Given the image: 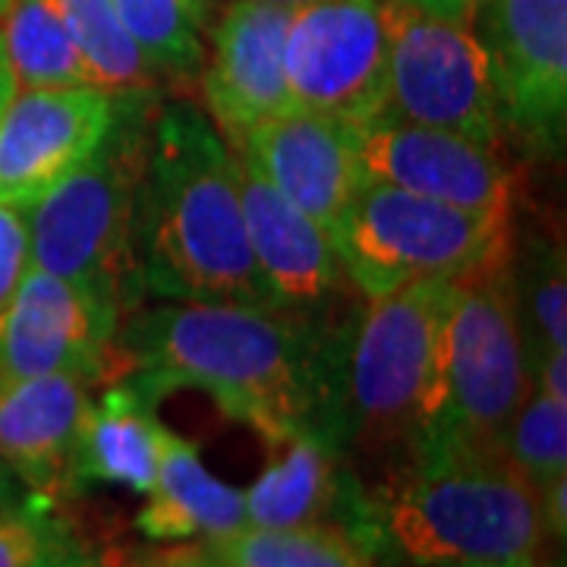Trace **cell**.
I'll list each match as a JSON object with an SVG mask.
<instances>
[{"mask_svg":"<svg viewBox=\"0 0 567 567\" xmlns=\"http://www.w3.org/2000/svg\"><path fill=\"white\" fill-rule=\"evenodd\" d=\"M347 334L350 319L338 316L167 300L117 328V353L123 375L148 401L199 388L271 447L303 429L338 447Z\"/></svg>","mask_w":567,"mask_h":567,"instance_id":"obj_1","label":"cell"},{"mask_svg":"<svg viewBox=\"0 0 567 567\" xmlns=\"http://www.w3.org/2000/svg\"><path fill=\"white\" fill-rule=\"evenodd\" d=\"M136 271L162 300L271 306L246 237L237 155L196 104H155Z\"/></svg>","mask_w":567,"mask_h":567,"instance_id":"obj_2","label":"cell"},{"mask_svg":"<svg viewBox=\"0 0 567 567\" xmlns=\"http://www.w3.org/2000/svg\"><path fill=\"white\" fill-rule=\"evenodd\" d=\"M454 284H406L350 319L338 447L382 470V486L413 461L439 413Z\"/></svg>","mask_w":567,"mask_h":567,"instance_id":"obj_3","label":"cell"},{"mask_svg":"<svg viewBox=\"0 0 567 567\" xmlns=\"http://www.w3.org/2000/svg\"><path fill=\"white\" fill-rule=\"evenodd\" d=\"M382 529L420 567H520L548 533L543 492L502 451H429L382 486Z\"/></svg>","mask_w":567,"mask_h":567,"instance_id":"obj_4","label":"cell"},{"mask_svg":"<svg viewBox=\"0 0 567 567\" xmlns=\"http://www.w3.org/2000/svg\"><path fill=\"white\" fill-rule=\"evenodd\" d=\"M158 95H117L114 121L92 155L25 208L29 265L130 306L142 290L136 221Z\"/></svg>","mask_w":567,"mask_h":567,"instance_id":"obj_5","label":"cell"},{"mask_svg":"<svg viewBox=\"0 0 567 567\" xmlns=\"http://www.w3.org/2000/svg\"><path fill=\"white\" fill-rule=\"evenodd\" d=\"M533 388L505 256L454 284L445 324L442 401L413 461L451 447L502 451L507 425Z\"/></svg>","mask_w":567,"mask_h":567,"instance_id":"obj_6","label":"cell"},{"mask_svg":"<svg viewBox=\"0 0 567 567\" xmlns=\"http://www.w3.org/2000/svg\"><path fill=\"white\" fill-rule=\"evenodd\" d=\"M511 230V218L476 215L365 181L334 230V246L350 287L375 300L406 284L457 281L502 262Z\"/></svg>","mask_w":567,"mask_h":567,"instance_id":"obj_7","label":"cell"},{"mask_svg":"<svg viewBox=\"0 0 567 567\" xmlns=\"http://www.w3.org/2000/svg\"><path fill=\"white\" fill-rule=\"evenodd\" d=\"M385 104L375 121L447 130L502 148L498 89L480 35L398 0H385Z\"/></svg>","mask_w":567,"mask_h":567,"instance_id":"obj_8","label":"cell"},{"mask_svg":"<svg viewBox=\"0 0 567 567\" xmlns=\"http://www.w3.org/2000/svg\"><path fill=\"white\" fill-rule=\"evenodd\" d=\"M284 73L290 107L347 126L375 121L388 82L385 0H309L293 7Z\"/></svg>","mask_w":567,"mask_h":567,"instance_id":"obj_9","label":"cell"},{"mask_svg":"<svg viewBox=\"0 0 567 567\" xmlns=\"http://www.w3.org/2000/svg\"><path fill=\"white\" fill-rule=\"evenodd\" d=\"M121 306L82 284L29 265L0 309V382L73 375L85 385L123 375Z\"/></svg>","mask_w":567,"mask_h":567,"instance_id":"obj_10","label":"cell"},{"mask_svg":"<svg viewBox=\"0 0 567 567\" xmlns=\"http://www.w3.org/2000/svg\"><path fill=\"white\" fill-rule=\"evenodd\" d=\"M476 22L502 130L533 155L558 158L567 133V0H486Z\"/></svg>","mask_w":567,"mask_h":567,"instance_id":"obj_11","label":"cell"},{"mask_svg":"<svg viewBox=\"0 0 567 567\" xmlns=\"http://www.w3.org/2000/svg\"><path fill=\"white\" fill-rule=\"evenodd\" d=\"M353 136L369 181L476 215H514V174L502 148L398 121H369Z\"/></svg>","mask_w":567,"mask_h":567,"instance_id":"obj_12","label":"cell"},{"mask_svg":"<svg viewBox=\"0 0 567 567\" xmlns=\"http://www.w3.org/2000/svg\"><path fill=\"white\" fill-rule=\"evenodd\" d=\"M117 95L102 89H17L0 114V203L29 208L104 140Z\"/></svg>","mask_w":567,"mask_h":567,"instance_id":"obj_13","label":"cell"},{"mask_svg":"<svg viewBox=\"0 0 567 567\" xmlns=\"http://www.w3.org/2000/svg\"><path fill=\"white\" fill-rule=\"evenodd\" d=\"M353 130L334 117L287 107L230 142V148L334 240L347 208L369 181Z\"/></svg>","mask_w":567,"mask_h":567,"instance_id":"obj_14","label":"cell"},{"mask_svg":"<svg viewBox=\"0 0 567 567\" xmlns=\"http://www.w3.org/2000/svg\"><path fill=\"white\" fill-rule=\"evenodd\" d=\"M293 7L265 0H230L212 22L205 54L203 102L224 140H240L252 126L290 107L284 41Z\"/></svg>","mask_w":567,"mask_h":567,"instance_id":"obj_15","label":"cell"},{"mask_svg":"<svg viewBox=\"0 0 567 567\" xmlns=\"http://www.w3.org/2000/svg\"><path fill=\"white\" fill-rule=\"evenodd\" d=\"M234 155L246 237L271 306L306 316H334L350 281L331 234L284 199L237 148Z\"/></svg>","mask_w":567,"mask_h":567,"instance_id":"obj_16","label":"cell"},{"mask_svg":"<svg viewBox=\"0 0 567 567\" xmlns=\"http://www.w3.org/2000/svg\"><path fill=\"white\" fill-rule=\"evenodd\" d=\"M89 406V385L73 375L0 382V461L44 505L76 488L73 454Z\"/></svg>","mask_w":567,"mask_h":567,"instance_id":"obj_17","label":"cell"},{"mask_svg":"<svg viewBox=\"0 0 567 567\" xmlns=\"http://www.w3.org/2000/svg\"><path fill=\"white\" fill-rule=\"evenodd\" d=\"M145 495L148 502L136 527L152 543H224L246 529L244 492L218 480L203 464L196 445L174 432L164 445L158 480Z\"/></svg>","mask_w":567,"mask_h":567,"instance_id":"obj_18","label":"cell"},{"mask_svg":"<svg viewBox=\"0 0 567 567\" xmlns=\"http://www.w3.org/2000/svg\"><path fill=\"white\" fill-rule=\"evenodd\" d=\"M167 439L171 429H164L145 394L130 382L107 388L82 420L73 480L76 486L104 483L145 495L158 480Z\"/></svg>","mask_w":567,"mask_h":567,"instance_id":"obj_19","label":"cell"},{"mask_svg":"<svg viewBox=\"0 0 567 567\" xmlns=\"http://www.w3.org/2000/svg\"><path fill=\"white\" fill-rule=\"evenodd\" d=\"M281 454L244 492L246 527L284 529L322 524L341 498V451L316 429L284 439Z\"/></svg>","mask_w":567,"mask_h":567,"instance_id":"obj_20","label":"cell"},{"mask_svg":"<svg viewBox=\"0 0 567 567\" xmlns=\"http://www.w3.org/2000/svg\"><path fill=\"white\" fill-rule=\"evenodd\" d=\"M507 268L529 369L548 353H567V262L561 237L543 230L514 234Z\"/></svg>","mask_w":567,"mask_h":567,"instance_id":"obj_21","label":"cell"},{"mask_svg":"<svg viewBox=\"0 0 567 567\" xmlns=\"http://www.w3.org/2000/svg\"><path fill=\"white\" fill-rule=\"evenodd\" d=\"M0 39L17 89H95L54 0H13Z\"/></svg>","mask_w":567,"mask_h":567,"instance_id":"obj_22","label":"cell"},{"mask_svg":"<svg viewBox=\"0 0 567 567\" xmlns=\"http://www.w3.org/2000/svg\"><path fill=\"white\" fill-rule=\"evenodd\" d=\"M66 32L80 48L95 89L111 95L158 92V73L142 58L136 41L117 17L114 0H54Z\"/></svg>","mask_w":567,"mask_h":567,"instance_id":"obj_23","label":"cell"},{"mask_svg":"<svg viewBox=\"0 0 567 567\" xmlns=\"http://www.w3.org/2000/svg\"><path fill=\"white\" fill-rule=\"evenodd\" d=\"M224 567H372L357 533L338 524L246 527L224 543H208Z\"/></svg>","mask_w":567,"mask_h":567,"instance_id":"obj_24","label":"cell"},{"mask_svg":"<svg viewBox=\"0 0 567 567\" xmlns=\"http://www.w3.org/2000/svg\"><path fill=\"white\" fill-rule=\"evenodd\" d=\"M117 17L158 76H196L215 0H114Z\"/></svg>","mask_w":567,"mask_h":567,"instance_id":"obj_25","label":"cell"},{"mask_svg":"<svg viewBox=\"0 0 567 567\" xmlns=\"http://www.w3.org/2000/svg\"><path fill=\"white\" fill-rule=\"evenodd\" d=\"M502 454L539 492L567 476V401L533 388L507 425Z\"/></svg>","mask_w":567,"mask_h":567,"instance_id":"obj_26","label":"cell"},{"mask_svg":"<svg viewBox=\"0 0 567 567\" xmlns=\"http://www.w3.org/2000/svg\"><path fill=\"white\" fill-rule=\"evenodd\" d=\"M76 551V536L39 498L0 511V567H44Z\"/></svg>","mask_w":567,"mask_h":567,"instance_id":"obj_27","label":"cell"},{"mask_svg":"<svg viewBox=\"0 0 567 567\" xmlns=\"http://www.w3.org/2000/svg\"><path fill=\"white\" fill-rule=\"evenodd\" d=\"M29 271V221L25 208L0 203V309L17 293Z\"/></svg>","mask_w":567,"mask_h":567,"instance_id":"obj_28","label":"cell"},{"mask_svg":"<svg viewBox=\"0 0 567 567\" xmlns=\"http://www.w3.org/2000/svg\"><path fill=\"white\" fill-rule=\"evenodd\" d=\"M398 3H406L410 10H420L425 17H435V20L473 29L486 0H398Z\"/></svg>","mask_w":567,"mask_h":567,"instance_id":"obj_29","label":"cell"},{"mask_svg":"<svg viewBox=\"0 0 567 567\" xmlns=\"http://www.w3.org/2000/svg\"><path fill=\"white\" fill-rule=\"evenodd\" d=\"M543 520L546 533L565 543L567 536V476L555 480L551 486L543 488Z\"/></svg>","mask_w":567,"mask_h":567,"instance_id":"obj_30","label":"cell"},{"mask_svg":"<svg viewBox=\"0 0 567 567\" xmlns=\"http://www.w3.org/2000/svg\"><path fill=\"white\" fill-rule=\"evenodd\" d=\"M32 498H22L20 480L10 473V466L0 461V511H13V507L29 505Z\"/></svg>","mask_w":567,"mask_h":567,"instance_id":"obj_31","label":"cell"},{"mask_svg":"<svg viewBox=\"0 0 567 567\" xmlns=\"http://www.w3.org/2000/svg\"><path fill=\"white\" fill-rule=\"evenodd\" d=\"M13 95H17V80H13V70H10L7 51H3V39H0V114Z\"/></svg>","mask_w":567,"mask_h":567,"instance_id":"obj_32","label":"cell"},{"mask_svg":"<svg viewBox=\"0 0 567 567\" xmlns=\"http://www.w3.org/2000/svg\"><path fill=\"white\" fill-rule=\"evenodd\" d=\"M44 567H104L102 561H95V558H89L85 551H76V555H66L61 561H54V565H44Z\"/></svg>","mask_w":567,"mask_h":567,"instance_id":"obj_33","label":"cell"},{"mask_svg":"<svg viewBox=\"0 0 567 567\" xmlns=\"http://www.w3.org/2000/svg\"><path fill=\"white\" fill-rule=\"evenodd\" d=\"M265 3H284V7H303L309 0H265Z\"/></svg>","mask_w":567,"mask_h":567,"instance_id":"obj_34","label":"cell"},{"mask_svg":"<svg viewBox=\"0 0 567 567\" xmlns=\"http://www.w3.org/2000/svg\"><path fill=\"white\" fill-rule=\"evenodd\" d=\"M10 3H13V0H0V20H3V13L10 10Z\"/></svg>","mask_w":567,"mask_h":567,"instance_id":"obj_35","label":"cell"},{"mask_svg":"<svg viewBox=\"0 0 567 567\" xmlns=\"http://www.w3.org/2000/svg\"><path fill=\"white\" fill-rule=\"evenodd\" d=\"M520 567H543L539 561H527V565H520Z\"/></svg>","mask_w":567,"mask_h":567,"instance_id":"obj_36","label":"cell"}]
</instances>
